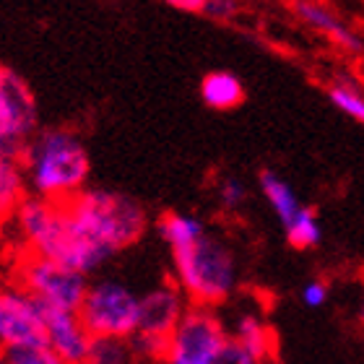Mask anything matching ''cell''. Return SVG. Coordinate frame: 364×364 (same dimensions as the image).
I'll return each mask as SVG.
<instances>
[{"instance_id":"1","label":"cell","mask_w":364,"mask_h":364,"mask_svg":"<svg viewBox=\"0 0 364 364\" xmlns=\"http://www.w3.org/2000/svg\"><path fill=\"white\" fill-rule=\"evenodd\" d=\"M65 250L58 263L89 276L112 255L138 242L149 227V216L136 198L91 188L65 203Z\"/></svg>"},{"instance_id":"2","label":"cell","mask_w":364,"mask_h":364,"mask_svg":"<svg viewBox=\"0 0 364 364\" xmlns=\"http://www.w3.org/2000/svg\"><path fill=\"white\" fill-rule=\"evenodd\" d=\"M31 196L68 203L84 193L91 159L84 141L68 128L39 130L21 156Z\"/></svg>"},{"instance_id":"3","label":"cell","mask_w":364,"mask_h":364,"mask_svg":"<svg viewBox=\"0 0 364 364\" xmlns=\"http://www.w3.org/2000/svg\"><path fill=\"white\" fill-rule=\"evenodd\" d=\"M175 284L196 307L227 302L237 287V258L227 245L205 235L193 245L169 250Z\"/></svg>"},{"instance_id":"4","label":"cell","mask_w":364,"mask_h":364,"mask_svg":"<svg viewBox=\"0 0 364 364\" xmlns=\"http://www.w3.org/2000/svg\"><path fill=\"white\" fill-rule=\"evenodd\" d=\"M78 315L94 338L128 341L141 326V294L117 279L91 281Z\"/></svg>"},{"instance_id":"5","label":"cell","mask_w":364,"mask_h":364,"mask_svg":"<svg viewBox=\"0 0 364 364\" xmlns=\"http://www.w3.org/2000/svg\"><path fill=\"white\" fill-rule=\"evenodd\" d=\"M14 284L26 289L39 302L70 312L81 310L91 287L89 276L34 252H26L23 258H18L14 268Z\"/></svg>"},{"instance_id":"6","label":"cell","mask_w":364,"mask_h":364,"mask_svg":"<svg viewBox=\"0 0 364 364\" xmlns=\"http://www.w3.org/2000/svg\"><path fill=\"white\" fill-rule=\"evenodd\" d=\"M37 99L29 81L18 70L0 68V156L21 161L39 133Z\"/></svg>"},{"instance_id":"7","label":"cell","mask_w":364,"mask_h":364,"mask_svg":"<svg viewBox=\"0 0 364 364\" xmlns=\"http://www.w3.org/2000/svg\"><path fill=\"white\" fill-rule=\"evenodd\" d=\"M232 336L211 307H188L169 336L164 364H216L227 354Z\"/></svg>"},{"instance_id":"8","label":"cell","mask_w":364,"mask_h":364,"mask_svg":"<svg viewBox=\"0 0 364 364\" xmlns=\"http://www.w3.org/2000/svg\"><path fill=\"white\" fill-rule=\"evenodd\" d=\"M16 232L26 250L50 260H60L65 250V203H53L45 198L29 196L11 216Z\"/></svg>"},{"instance_id":"9","label":"cell","mask_w":364,"mask_h":364,"mask_svg":"<svg viewBox=\"0 0 364 364\" xmlns=\"http://www.w3.org/2000/svg\"><path fill=\"white\" fill-rule=\"evenodd\" d=\"M0 343L3 351L47 346L45 302L16 284L0 291Z\"/></svg>"},{"instance_id":"10","label":"cell","mask_w":364,"mask_h":364,"mask_svg":"<svg viewBox=\"0 0 364 364\" xmlns=\"http://www.w3.org/2000/svg\"><path fill=\"white\" fill-rule=\"evenodd\" d=\"M45 326H47V346L58 354L65 364H89L94 336L84 326L78 312L60 310L45 304Z\"/></svg>"},{"instance_id":"11","label":"cell","mask_w":364,"mask_h":364,"mask_svg":"<svg viewBox=\"0 0 364 364\" xmlns=\"http://www.w3.org/2000/svg\"><path fill=\"white\" fill-rule=\"evenodd\" d=\"M188 312L185 307V294L177 284H161L141 294V333H151L159 338H169L180 326L182 315Z\"/></svg>"},{"instance_id":"12","label":"cell","mask_w":364,"mask_h":364,"mask_svg":"<svg viewBox=\"0 0 364 364\" xmlns=\"http://www.w3.org/2000/svg\"><path fill=\"white\" fill-rule=\"evenodd\" d=\"M294 14L302 18L310 29L320 31L323 37H328L338 50L349 55H362L364 53V39L359 37L357 31L351 29L349 23L338 18V16L331 11L328 6H320V3H294Z\"/></svg>"},{"instance_id":"13","label":"cell","mask_w":364,"mask_h":364,"mask_svg":"<svg viewBox=\"0 0 364 364\" xmlns=\"http://www.w3.org/2000/svg\"><path fill=\"white\" fill-rule=\"evenodd\" d=\"M232 341L237 346H242L247 354H252L260 364L273 357L271 331H268L266 320L260 318L258 312H240L237 315L235 328H232Z\"/></svg>"},{"instance_id":"14","label":"cell","mask_w":364,"mask_h":364,"mask_svg":"<svg viewBox=\"0 0 364 364\" xmlns=\"http://www.w3.org/2000/svg\"><path fill=\"white\" fill-rule=\"evenodd\" d=\"M156 235L161 237V242L167 245L169 250H177V247H185V245L203 240L208 235V229H205V221L200 216L167 211L161 213L159 221H156Z\"/></svg>"},{"instance_id":"15","label":"cell","mask_w":364,"mask_h":364,"mask_svg":"<svg viewBox=\"0 0 364 364\" xmlns=\"http://www.w3.org/2000/svg\"><path fill=\"white\" fill-rule=\"evenodd\" d=\"M200 99H203L205 107H211L216 112L235 109V107L242 105L245 99L242 81L229 70H211L200 81Z\"/></svg>"},{"instance_id":"16","label":"cell","mask_w":364,"mask_h":364,"mask_svg":"<svg viewBox=\"0 0 364 364\" xmlns=\"http://www.w3.org/2000/svg\"><path fill=\"white\" fill-rule=\"evenodd\" d=\"M258 185H260L263 198H266L268 205H271V211L279 216V221L284 224V227L291 224L296 213L304 208V203L299 200V196H296V190L291 188L284 177H279L276 172H271V169H263V172H260Z\"/></svg>"},{"instance_id":"17","label":"cell","mask_w":364,"mask_h":364,"mask_svg":"<svg viewBox=\"0 0 364 364\" xmlns=\"http://www.w3.org/2000/svg\"><path fill=\"white\" fill-rule=\"evenodd\" d=\"M29 198V182L18 159L0 156V208L3 216H14L16 208Z\"/></svg>"},{"instance_id":"18","label":"cell","mask_w":364,"mask_h":364,"mask_svg":"<svg viewBox=\"0 0 364 364\" xmlns=\"http://www.w3.org/2000/svg\"><path fill=\"white\" fill-rule=\"evenodd\" d=\"M328 99L338 112H343L351 120L364 122V86L359 81L338 76L328 86Z\"/></svg>"},{"instance_id":"19","label":"cell","mask_w":364,"mask_h":364,"mask_svg":"<svg viewBox=\"0 0 364 364\" xmlns=\"http://www.w3.org/2000/svg\"><path fill=\"white\" fill-rule=\"evenodd\" d=\"M287 240L291 247L296 250H310V247H318L320 240H323V227H320V219L315 208L304 205L302 211L296 213L294 221L287 224Z\"/></svg>"},{"instance_id":"20","label":"cell","mask_w":364,"mask_h":364,"mask_svg":"<svg viewBox=\"0 0 364 364\" xmlns=\"http://www.w3.org/2000/svg\"><path fill=\"white\" fill-rule=\"evenodd\" d=\"M136 354L122 338H94L89 364H133Z\"/></svg>"},{"instance_id":"21","label":"cell","mask_w":364,"mask_h":364,"mask_svg":"<svg viewBox=\"0 0 364 364\" xmlns=\"http://www.w3.org/2000/svg\"><path fill=\"white\" fill-rule=\"evenodd\" d=\"M130 349L136 354V359H144V362H164V354H167V343L169 338H159V336L151 333H133L128 338Z\"/></svg>"},{"instance_id":"22","label":"cell","mask_w":364,"mask_h":364,"mask_svg":"<svg viewBox=\"0 0 364 364\" xmlns=\"http://www.w3.org/2000/svg\"><path fill=\"white\" fill-rule=\"evenodd\" d=\"M247 200V188H245L242 180L237 177H224L219 182V205L227 213H237Z\"/></svg>"},{"instance_id":"23","label":"cell","mask_w":364,"mask_h":364,"mask_svg":"<svg viewBox=\"0 0 364 364\" xmlns=\"http://www.w3.org/2000/svg\"><path fill=\"white\" fill-rule=\"evenodd\" d=\"M8 364H65L50 346H31V349H11L3 354Z\"/></svg>"},{"instance_id":"24","label":"cell","mask_w":364,"mask_h":364,"mask_svg":"<svg viewBox=\"0 0 364 364\" xmlns=\"http://www.w3.org/2000/svg\"><path fill=\"white\" fill-rule=\"evenodd\" d=\"M328 299V287L326 281H307L302 287V304L304 307H310V310H318V307H323Z\"/></svg>"},{"instance_id":"25","label":"cell","mask_w":364,"mask_h":364,"mask_svg":"<svg viewBox=\"0 0 364 364\" xmlns=\"http://www.w3.org/2000/svg\"><path fill=\"white\" fill-rule=\"evenodd\" d=\"M203 16H211V18H219V21H227L237 14V3L232 0H203Z\"/></svg>"},{"instance_id":"26","label":"cell","mask_w":364,"mask_h":364,"mask_svg":"<svg viewBox=\"0 0 364 364\" xmlns=\"http://www.w3.org/2000/svg\"><path fill=\"white\" fill-rule=\"evenodd\" d=\"M359 320H362V326H364V296H362V304H359Z\"/></svg>"},{"instance_id":"27","label":"cell","mask_w":364,"mask_h":364,"mask_svg":"<svg viewBox=\"0 0 364 364\" xmlns=\"http://www.w3.org/2000/svg\"><path fill=\"white\" fill-rule=\"evenodd\" d=\"M0 364H8V362H6V359H0Z\"/></svg>"}]
</instances>
